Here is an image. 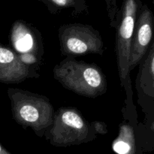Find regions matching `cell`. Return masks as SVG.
I'll return each instance as SVG.
<instances>
[{"instance_id":"obj_4","label":"cell","mask_w":154,"mask_h":154,"mask_svg":"<svg viewBox=\"0 0 154 154\" xmlns=\"http://www.w3.org/2000/svg\"><path fill=\"white\" fill-rule=\"evenodd\" d=\"M59 40L63 54L78 57L87 54H102L104 44L100 33L90 25L70 23L59 29Z\"/></svg>"},{"instance_id":"obj_1","label":"cell","mask_w":154,"mask_h":154,"mask_svg":"<svg viewBox=\"0 0 154 154\" xmlns=\"http://www.w3.org/2000/svg\"><path fill=\"white\" fill-rule=\"evenodd\" d=\"M54 77L79 96L96 98L106 93L108 84L102 69L94 63L67 58L54 68Z\"/></svg>"},{"instance_id":"obj_2","label":"cell","mask_w":154,"mask_h":154,"mask_svg":"<svg viewBox=\"0 0 154 154\" xmlns=\"http://www.w3.org/2000/svg\"><path fill=\"white\" fill-rule=\"evenodd\" d=\"M8 95L14 119L20 126L31 128L39 136L51 127L55 111L48 98L14 88L8 90Z\"/></svg>"},{"instance_id":"obj_11","label":"cell","mask_w":154,"mask_h":154,"mask_svg":"<svg viewBox=\"0 0 154 154\" xmlns=\"http://www.w3.org/2000/svg\"><path fill=\"white\" fill-rule=\"evenodd\" d=\"M48 7V10L56 14L63 9H74L75 13L78 14L87 11L88 7L86 0H38Z\"/></svg>"},{"instance_id":"obj_3","label":"cell","mask_w":154,"mask_h":154,"mask_svg":"<svg viewBox=\"0 0 154 154\" xmlns=\"http://www.w3.org/2000/svg\"><path fill=\"white\" fill-rule=\"evenodd\" d=\"M92 126L73 108H62L54 114L47 137L51 144L59 147L77 145L93 138Z\"/></svg>"},{"instance_id":"obj_7","label":"cell","mask_w":154,"mask_h":154,"mask_svg":"<svg viewBox=\"0 0 154 154\" xmlns=\"http://www.w3.org/2000/svg\"><path fill=\"white\" fill-rule=\"evenodd\" d=\"M30 69L19 55L0 43V83L18 84L29 77Z\"/></svg>"},{"instance_id":"obj_6","label":"cell","mask_w":154,"mask_h":154,"mask_svg":"<svg viewBox=\"0 0 154 154\" xmlns=\"http://www.w3.org/2000/svg\"><path fill=\"white\" fill-rule=\"evenodd\" d=\"M153 14L147 5H143L135 22L129 56V71L135 69L145 56L153 37Z\"/></svg>"},{"instance_id":"obj_5","label":"cell","mask_w":154,"mask_h":154,"mask_svg":"<svg viewBox=\"0 0 154 154\" xmlns=\"http://www.w3.org/2000/svg\"><path fill=\"white\" fill-rule=\"evenodd\" d=\"M141 0H123L120 9V21L116 37L117 68L121 86L129 74L131 45L138 12L142 6Z\"/></svg>"},{"instance_id":"obj_10","label":"cell","mask_w":154,"mask_h":154,"mask_svg":"<svg viewBox=\"0 0 154 154\" xmlns=\"http://www.w3.org/2000/svg\"><path fill=\"white\" fill-rule=\"evenodd\" d=\"M112 149L117 154H136V142L133 128L126 123H122L119 135L112 144Z\"/></svg>"},{"instance_id":"obj_12","label":"cell","mask_w":154,"mask_h":154,"mask_svg":"<svg viewBox=\"0 0 154 154\" xmlns=\"http://www.w3.org/2000/svg\"><path fill=\"white\" fill-rule=\"evenodd\" d=\"M93 127L94 129V131L96 133L102 134V135H105V134L108 133V129H107V125L105 123H102L100 121H94L93 123Z\"/></svg>"},{"instance_id":"obj_9","label":"cell","mask_w":154,"mask_h":154,"mask_svg":"<svg viewBox=\"0 0 154 154\" xmlns=\"http://www.w3.org/2000/svg\"><path fill=\"white\" fill-rule=\"evenodd\" d=\"M139 87L143 93L153 97L154 96V45L152 44L150 51L141 64L138 76Z\"/></svg>"},{"instance_id":"obj_8","label":"cell","mask_w":154,"mask_h":154,"mask_svg":"<svg viewBox=\"0 0 154 154\" xmlns=\"http://www.w3.org/2000/svg\"><path fill=\"white\" fill-rule=\"evenodd\" d=\"M9 38L17 54H32L37 57L40 51V42L34 29L25 21L17 20L14 23Z\"/></svg>"},{"instance_id":"obj_13","label":"cell","mask_w":154,"mask_h":154,"mask_svg":"<svg viewBox=\"0 0 154 154\" xmlns=\"http://www.w3.org/2000/svg\"><path fill=\"white\" fill-rule=\"evenodd\" d=\"M0 154H12L10 152L8 151L1 144H0Z\"/></svg>"}]
</instances>
